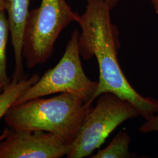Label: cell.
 I'll return each instance as SVG.
<instances>
[{"instance_id":"6da1fadb","label":"cell","mask_w":158,"mask_h":158,"mask_svg":"<svg viewBox=\"0 0 158 158\" xmlns=\"http://www.w3.org/2000/svg\"><path fill=\"white\" fill-rule=\"evenodd\" d=\"M85 1V11L76 23L81 29L79 37L80 56L85 60L95 57L98 65L94 100L103 93H113L130 102L143 118L149 120L158 113V101L139 94L121 68L117 57L120 47L118 30L111 22L112 8L104 0Z\"/></svg>"},{"instance_id":"7a4b0ae2","label":"cell","mask_w":158,"mask_h":158,"mask_svg":"<svg viewBox=\"0 0 158 158\" xmlns=\"http://www.w3.org/2000/svg\"><path fill=\"white\" fill-rule=\"evenodd\" d=\"M92 108V103L80 96L63 93L13 106L4 119L11 128L49 132L70 144Z\"/></svg>"},{"instance_id":"3957f363","label":"cell","mask_w":158,"mask_h":158,"mask_svg":"<svg viewBox=\"0 0 158 158\" xmlns=\"http://www.w3.org/2000/svg\"><path fill=\"white\" fill-rule=\"evenodd\" d=\"M79 16L66 0H41L37 8L29 11L23 40L27 67L32 69L47 61L59 35Z\"/></svg>"},{"instance_id":"277c9868","label":"cell","mask_w":158,"mask_h":158,"mask_svg":"<svg viewBox=\"0 0 158 158\" xmlns=\"http://www.w3.org/2000/svg\"><path fill=\"white\" fill-rule=\"evenodd\" d=\"M79 31L74 30L62 57L20 96L14 104L57 93H68L80 96L87 102L94 101L98 81L85 74L79 49Z\"/></svg>"},{"instance_id":"5b68a950","label":"cell","mask_w":158,"mask_h":158,"mask_svg":"<svg viewBox=\"0 0 158 158\" xmlns=\"http://www.w3.org/2000/svg\"><path fill=\"white\" fill-rule=\"evenodd\" d=\"M97 98L95 107L88 113L70 143L67 158L90 156L118 126L139 115L130 102L113 93H103Z\"/></svg>"},{"instance_id":"8992f818","label":"cell","mask_w":158,"mask_h":158,"mask_svg":"<svg viewBox=\"0 0 158 158\" xmlns=\"http://www.w3.org/2000/svg\"><path fill=\"white\" fill-rule=\"evenodd\" d=\"M70 144L42 131L6 128L0 135V158H59L67 156Z\"/></svg>"},{"instance_id":"52a82bcc","label":"cell","mask_w":158,"mask_h":158,"mask_svg":"<svg viewBox=\"0 0 158 158\" xmlns=\"http://www.w3.org/2000/svg\"><path fill=\"white\" fill-rule=\"evenodd\" d=\"M30 0H6V12L14 54L12 79L25 77L23 64V40L28 17Z\"/></svg>"},{"instance_id":"ba28073f","label":"cell","mask_w":158,"mask_h":158,"mask_svg":"<svg viewBox=\"0 0 158 158\" xmlns=\"http://www.w3.org/2000/svg\"><path fill=\"white\" fill-rule=\"evenodd\" d=\"M40 78L39 74L34 73L28 78L25 77L19 80L12 79L10 84L0 92V119L5 117L17 99Z\"/></svg>"},{"instance_id":"9c48e42d","label":"cell","mask_w":158,"mask_h":158,"mask_svg":"<svg viewBox=\"0 0 158 158\" xmlns=\"http://www.w3.org/2000/svg\"><path fill=\"white\" fill-rule=\"evenodd\" d=\"M131 138L127 132L121 131L104 149L100 150L91 158H135L129 151Z\"/></svg>"},{"instance_id":"30bf717a","label":"cell","mask_w":158,"mask_h":158,"mask_svg":"<svg viewBox=\"0 0 158 158\" xmlns=\"http://www.w3.org/2000/svg\"><path fill=\"white\" fill-rule=\"evenodd\" d=\"M10 34L6 11H0V92L11 81L7 73L6 55V45Z\"/></svg>"},{"instance_id":"8fae6325","label":"cell","mask_w":158,"mask_h":158,"mask_svg":"<svg viewBox=\"0 0 158 158\" xmlns=\"http://www.w3.org/2000/svg\"><path fill=\"white\" fill-rule=\"evenodd\" d=\"M139 131L142 133H149L158 131V113L155 116L146 121V122L139 127Z\"/></svg>"},{"instance_id":"7c38bea8","label":"cell","mask_w":158,"mask_h":158,"mask_svg":"<svg viewBox=\"0 0 158 158\" xmlns=\"http://www.w3.org/2000/svg\"><path fill=\"white\" fill-rule=\"evenodd\" d=\"M106 2H107L109 6L112 8L118 5L119 0H104Z\"/></svg>"},{"instance_id":"4fadbf2b","label":"cell","mask_w":158,"mask_h":158,"mask_svg":"<svg viewBox=\"0 0 158 158\" xmlns=\"http://www.w3.org/2000/svg\"><path fill=\"white\" fill-rule=\"evenodd\" d=\"M152 4L155 11L158 15V0H150Z\"/></svg>"},{"instance_id":"5bb4252c","label":"cell","mask_w":158,"mask_h":158,"mask_svg":"<svg viewBox=\"0 0 158 158\" xmlns=\"http://www.w3.org/2000/svg\"><path fill=\"white\" fill-rule=\"evenodd\" d=\"M6 0H0V11H6Z\"/></svg>"}]
</instances>
